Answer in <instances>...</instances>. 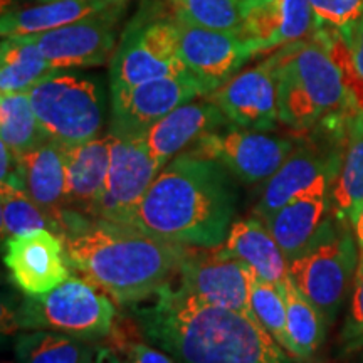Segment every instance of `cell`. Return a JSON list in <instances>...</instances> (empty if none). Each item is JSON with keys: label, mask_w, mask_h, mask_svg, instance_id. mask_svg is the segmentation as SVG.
I'll return each mask as SVG.
<instances>
[{"label": "cell", "mask_w": 363, "mask_h": 363, "mask_svg": "<svg viewBox=\"0 0 363 363\" xmlns=\"http://www.w3.org/2000/svg\"><path fill=\"white\" fill-rule=\"evenodd\" d=\"M4 363H11V362H4Z\"/></svg>", "instance_id": "41"}, {"label": "cell", "mask_w": 363, "mask_h": 363, "mask_svg": "<svg viewBox=\"0 0 363 363\" xmlns=\"http://www.w3.org/2000/svg\"><path fill=\"white\" fill-rule=\"evenodd\" d=\"M4 262L11 278L26 294L51 291L69 278L62 239L48 229L13 235L4 240Z\"/></svg>", "instance_id": "18"}, {"label": "cell", "mask_w": 363, "mask_h": 363, "mask_svg": "<svg viewBox=\"0 0 363 363\" xmlns=\"http://www.w3.org/2000/svg\"><path fill=\"white\" fill-rule=\"evenodd\" d=\"M227 123L230 121L211 99L189 101L157 121L140 140L152 158L165 167L182 150Z\"/></svg>", "instance_id": "19"}, {"label": "cell", "mask_w": 363, "mask_h": 363, "mask_svg": "<svg viewBox=\"0 0 363 363\" xmlns=\"http://www.w3.org/2000/svg\"><path fill=\"white\" fill-rule=\"evenodd\" d=\"M348 220H350L352 224L353 235H355L357 244L360 246L363 252V202L352 212V216L348 217Z\"/></svg>", "instance_id": "37"}, {"label": "cell", "mask_w": 363, "mask_h": 363, "mask_svg": "<svg viewBox=\"0 0 363 363\" xmlns=\"http://www.w3.org/2000/svg\"><path fill=\"white\" fill-rule=\"evenodd\" d=\"M318 29L308 0H244L240 38L254 56L311 38Z\"/></svg>", "instance_id": "17"}, {"label": "cell", "mask_w": 363, "mask_h": 363, "mask_svg": "<svg viewBox=\"0 0 363 363\" xmlns=\"http://www.w3.org/2000/svg\"><path fill=\"white\" fill-rule=\"evenodd\" d=\"M180 289L199 301L256 316L251 306V267L220 247H187L180 269Z\"/></svg>", "instance_id": "10"}, {"label": "cell", "mask_w": 363, "mask_h": 363, "mask_svg": "<svg viewBox=\"0 0 363 363\" xmlns=\"http://www.w3.org/2000/svg\"><path fill=\"white\" fill-rule=\"evenodd\" d=\"M238 192L219 162L182 153L169 162L136 207L130 225L187 247L224 244Z\"/></svg>", "instance_id": "3"}, {"label": "cell", "mask_w": 363, "mask_h": 363, "mask_svg": "<svg viewBox=\"0 0 363 363\" xmlns=\"http://www.w3.org/2000/svg\"><path fill=\"white\" fill-rule=\"evenodd\" d=\"M315 12L318 27H328L348 38L363 16V0H308Z\"/></svg>", "instance_id": "33"}, {"label": "cell", "mask_w": 363, "mask_h": 363, "mask_svg": "<svg viewBox=\"0 0 363 363\" xmlns=\"http://www.w3.org/2000/svg\"><path fill=\"white\" fill-rule=\"evenodd\" d=\"M190 74L179 54L174 16H138L110 59L111 89Z\"/></svg>", "instance_id": "8"}, {"label": "cell", "mask_w": 363, "mask_h": 363, "mask_svg": "<svg viewBox=\"0 0 363 363\" xmlns=\"http://www.w3.org/2000/svg\"><path fill=\"white\" fill-rule=\"evenodd\" d=\"M230 123L247 130L269 131L279 121L278 74L274 56L238 72L220 88L207 94Z\"/></svg>", "instance_id": "15"}, {"label": "cell", "mask_w": 363, "mask_h": 363, "mask_svg": "<svg viewBox=\"0 0 363 363\" xmlns=\"http://www.w3.org/2000/svg\"><path fill=\"white\" fill-rule=\"evenodd\" d=\"M27 94L49 140L71 147L98 138L104 120V94L96 78L57 69Z\"/></svg>", "instance_id": "5"}, {"label": "cell", "mask_w": 363, "mask_h": 363, "mask_svg": "<svg viewBox=\"0 0 363 363\" xmlns=\"http://www.w3.org/2000/svg\"><path fill=\"white\" fill-rule=\"evenodd\" d=\"M66 208L94 216L110 170V135L65 147Z\"/></svg>", "instance_id": "22"}, {"label": "cell", "mask_w": 363, "mask_h": 363, "mask_svg": "<svg viewBox=\"0 0 363 363\" xmlns=\"http://www.w3.org/2000/svg\"><path fill=\"white\" fill-rule=\"evenodd\" d=\"M155 296L136 308V320L145 338L177 363H291L256 316L207 305L170 284Z\"/></svg>", "instance_id": "2"}, {"label": "cell", "mask_w": 363, "mask_h": 363, "mask_svg": "<svg viewBox=\"0 0 363 363\" xmlns=\"http://www.w3.org/2000/svg\"><path fill=\"white\" fill-rule=\"evenodd\" d=\"M94 363H121L120 358L113 348L103 347V348H96V357H94Z\"/></svg>", "instance_id": "38"}, {"label": "cell", "mask_w": 363, "mask_h": 363, "mask_svg": "<svg viewBox=\"0 0 363 363\" xmlns=\"http://www.w3.org/2000/svg\"><path fill=\"white\" fill-rule=\"evenodd\" d=\"M350 51L352 69L355 74V83L352 86V94L355 98L358 108L363 110V16L358 19L352 33L345 39Z\"/></svg>", "instance_id": "35"}, {"label": "cell", "mask_w": 363, "mask_h": 363, "mask_svg": "<svg viewBox=\"0 0 363 363\" xmlns=\"http://www.w3.org/2000/svg\"><path fill=\"white\" fill-rule=\"evenodd\" d=\"M125 353L126 363H175V360L147 343H128L121 350Z\"/></svg>", "instance_id": "36"}, {"label": "cell", "mask_w": 363, "mask_h": 363, "mask_svg": "<svg viewBox=\"0 0 363 363\" xmlns=\"http://www.w3.org/2000/svg\"><path fill=\"white\" fill-rule=\"evenodd\" d=\"M57 71L30 38H4L0 45V91L27 93L40 79Z\"/></svg>", "instance_id": "26"}, {"label": "cell", "mask_w": 363, "mask_h": 363, "mask_svg": "<svg viewBox=\"0 0 363 363\" xmlns=\"http://www.w3.org/2000/svg\"><path fill=\"white\" fill-rule=\"evenodd\" d=\"M17 158V189L24 190L62 230L61 219L66 211L65 145L48 140Z\"/></svg>", "instance_id": "20"}, {"label": "cell", "mask_w": 363, "mask_h": 363, "mask_svg": "<svg viewBox=\"0 0 363 363\" xmlns=\"http://www.w3.org/2000/svg\"><path fill=\"white\" fill-rule=\"evenodd\" d=\"M251 306L259 323L286 352L293 355V343L286 323V303L279 284L271 283L251 269Z\"/></svg>", "instance_id": "32"}, {"label": "cell", "mask_w": 363, "mask_h": 363, "mask_svg": "<svg viewBox=\"0 0 363 363\" xmlns=\"http://www.w3.org/2000/svg\"><path fill=\"white\" fill-rule=\"evenodd\" d=\"M279 288L286 303V323L293 343V357L308 360L323 343L328 323L289 276Z\"/></svg>", "instance_id": "27"}, {"label": "cell", "mask_w": 363, "mask_h": 363, "mask_svg": "<svg viewBox=\"0 0 363 363\" xmlns=\"http://www.w3.org/2000/svg\"><path fill=\"white\" fill-rule=\"evenodd\" d=\"M110 135V170L106 189L93 217L130 225L136 207L163 167L140 138Z\"/></svg>", "instance_id": "13"}, {"label": "cell", "mask_w": 363, "mask_h": 363, "mask_svg": "<svg viewBox=\"0 0 363 363\" xmlns=\"http://www.w3.org/2000/svg\"><path fill=\"white\" fill-rule=\"evenodd\" d=\"M343 343L348 350L363 347V252L358 259V267L353 279V294L347 323L342 333Z\"/></svg>", "instance_id": "34"}, {"label": "cell", "mask_w": 363, "mask_h": 363, "mask_svg": "<svg viewBox=\"0 0 363 363\" xmlns=\"http://www.w3.org/2000/svg\"><path fill=\"white\" fill-rule=\"evenodd\" d=\"M272 56L278 74L281 123L303 131L326 118L360 110L323 27H318L311 38L278 49Z\"/></svg>", "instance_id": "4"}, {"label": "cell", "mask_w": 363, "mask_h": 363, "mask_svg": "<svg viewBox=\"0 0 363 363\" xmlns=\"http://www.w3.org/2000/svg\"><path fill=\"white\" fill-rule=\"evenodd\" d=\"M175 19L203 29L240 33L244 0H170Z\"/></svg>", "instance_id": "30"}, {"label": "cell", "mask_w": 363, "mask_h": 363, "mask_svg": "<svg viewBox=\"0 0 363 363\" xmlns=\"http://www.w3.org/2000/svg\"><path fill=\"white\" fill-rule=\"evenodd\" d=\"M61 227L67 264L123 306L170 284L187 252V246L72 208L65 211Z\"/></svg>", "instance_id": "1"}, {"label": "cell", "mask_w": 363, "mask_h": 363, "mask_svg": "<svg viewBox=\"0 0 363 363\" xmlns=\"http://www.w3.org/2000/svg\"><path fill=\"white\" fill-rule=\"evenodd\" d=\"M197 96L207 94L192 74L111 89L110 133L123 138H142L163 116Z\"/></svg>", "instance_id": "11"}, {"label": "cell", "mask_w": 363, "mask_h": 363, "mask_svg": "<svg viewBox=\"0 0 363 363\" xmlns=\"http://www.w3.org/2000/svg\"><path fill=\"white\" fill-rule=\"evenodd\" d=\"M174 16V13H172ZM179 54L206 94L220 88L254 54L238 33L203 29L175 19Z\"/></svg>", "instance_id": "14"}, {"label": "cell", "mask_w": 363, "mask_h": 363, "mask_svg": "<svg viewBox=\"0 0 363 363\" xmlns=\"http://www.w3.org/2000/svg\"><path fill=\"white\" fill-rule=\"evenodd\" d=\"M27 2H30V4H35V2H48V0H27Z\"/></svg>", "instance_id": "40"}, {"label": "cell", "mask_w": 363, "mask_h": 363, "mask_svg": "<svg viewBox=\"0 0 363 363\" xmlns=\"http://www.w3.org/2000/svg\"><path fill=\"white\" fill-rule=\"evenodd\" d=\"M342 219L326 220L305 251L288 262L289 278L331 323L358 267L355 235Z\"/></svg>", "instance_id": "7"}, {"label": "cell", "mask_w": 363, "mask_h": 363, "mask_svg": "<svg viewBox=\"0 0 363 363\" xmlns=\"http://www.w3.org/2000/svg\"><path fill=\"white\" fill-rule=\"evenodd\" d=\"M340 163L342 152L337 148H326L313 140L299 143L279 170L266 180L261 199L252 211L254 217L264 222L286 203L306 194L321 182L330 180L335 184Z\"/></svg>", "instance_id": "16"}, {"label": "cell", "mask_w": 363, "mask_h": 363, "mask_svg": "<svg viewBox=\"0 0 363 363\" xmlns=\"http://www.w3.org/2000/svg\"><path fill=\"white\" fill-rule=\"evenodd\" d=\"M19 363H94L96 348L84 340L51 330H34L16 340Z\"/></svg>", "instance_id": "28"}, {"label": "cell", "mask_w": 363, "mask_h": 363, "mask_svg": "<svg viewBox=\"0 0 363 363\" xmlns=\"http://www.w3.org/2000/svg\"><path fill=\"white\" fill-rule=\"evenodd\" d=\"M0 216L4 238H13L30 230L48 229L59 235V225L22 189L2 184L0 189Z\"/></svg>", "instance_id": "31"}, {"label": "cell", "mask_w": 363, "mask_h": 363, "mask_svg": "<svg viewBox=\"0 0 363 363\" xmlns=\"http://www.w3.org/2000/svg\"><path fill=\"white\" fill-rule=\"evenodd\" d=\"M99 2L110 4V6H116V4H128V0H99Z\"/></svg>", "instance_id": "39"}, {"label": "cell", "mask_w": 363, "mask_h": 363, "mask_svg": "<svg viewBox=\"0 0 363 363\" xmlns=\"http://www.w3.org/2000/svg\"><path fill=\"white\" fill-rule=\"evenodd\" d=\"M125 9L126 4H120L69 26L27 38L34 40L54 69L101 66L115 54L118 24Z\"/></svg>", "instance_id": "12"}, {"label": "cell", "mask_w": 363, "mask_h": 363, "mask_svg": "<svg viewBox=\"0 0 363 363\" xmlns=\"http://www.w3.org/2000/svg\"><path fill=\"white\" fill-rule=\"evenodd\" d=\"M363 202V110L352 111L345 125L342 163L331 189V206L338 219H348Z\"/></svg>", "instance_id": "25"}, {"label": "cell", "mask_w": 363, "mask_h": 363, "mask_svg": "<svg viewBox=\"0 0 363 363\" xmlns=\"http://www.w3.org/2000/svg\"><path fill=\"white\" fill-rule=\"evenodd\" d=\"M110 7L113 6L99 0H48V2L11 7L2 12L0 34L2 39L44 34L86 19Z\"/></svg>", "instance_id": "24"}, {"label": "cell", "mask_w": 363, "mask_h": 363, "mask_svg": "<svg viewBox=\"0 0 363 363\" xmlns=\"http://www.w3.org/2000/svg\"><path fill=\"white\" fill-rule=\"evenodd\" d=\"M294 147L296 145L291 140L227 123L197 140L190 153L219 162L249 185L271 179Z\"/></svg>", "instance_id": "9"}, {"label": "cell", "mask_w": 363, "mask_h": 363, "mask_svg": "<svg viewBox=\"0 0 363 363\" xmlns=\"http://www.w3.org/2000/svg\"><path fill=\"white\" fill-rule=\"evenodd\" d=\"M0 135L17 157L48 142V135L33 110L29 94L9 93L0 96Z\"/></svg>", "instance_id": "29"}, {"label": "cell", "mask_w": 363, "mask_h": 363, "mask_svg": "<svg viewBox=\"0 0 363 363\" xmlns=\"http://www.w3.org/2000/svg\"><path fill=\"white\" fill-rule=\"evenodd\" d=\"M219 247L227 256L242 261L257 276L271 283L283 284L288 279V259L269 227L257 217L234 222Z\"/></svg>", "instance_id": "23"}, {"label": "cell", "mask_w": 363, "mask_h": 363, "mask_svg": "<svg viewBox=\"0 0 363 363\" xmlns=\"http://www.w3.org/2000/svg\"><path fill=\"white\" fill-rule=\"evenodd\" d=\"M331 189L333 182H321L264 220L288 262L310 246L330 219Z\"/></svg>", "instance_id": "21"}, {"label": "cell", "mask_w": 363, "mask_h": 363, "mask_svg": "<svg viewBox=\"0 0 363 363\" xmlns=\"http://www.w3.org/2000/svg\"><path fill=\"white\" fill-rule=\"evenodd\" d=\"M115 305L86 279L67 278L51 291L27 294L12 323L24 330H51L94 342L113 331Z\"/></svg>", "instance_id": "6"}]
</instances>
